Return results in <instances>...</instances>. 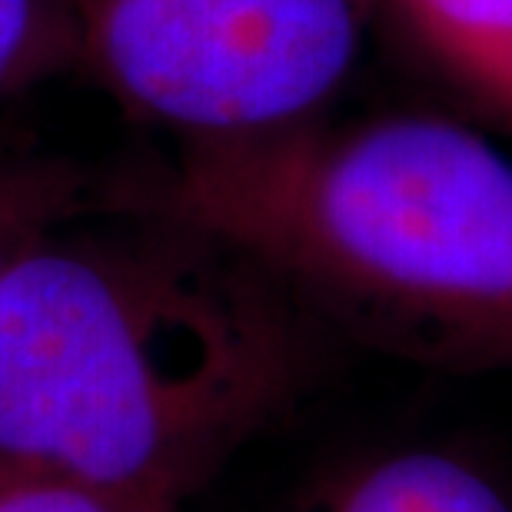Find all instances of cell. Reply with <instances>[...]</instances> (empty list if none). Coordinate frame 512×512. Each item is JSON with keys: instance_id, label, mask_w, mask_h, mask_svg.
Listing matches in <instances>:
<instances>
[{"instance_id": "6da1fadb", "label": "cell", "mask_w": 512, "mask_h": 512, "mask_svg": "<svg viewBox=\"0 0 512 512\" xmlns=\"http://www.w3.org/2000/svg\"><path fill=\"white\" fill-rule=\"evenodd\" d=\"M100 210L0 273V469L177 512L290 396V296L177 220Z\"/></svg>"}, {"instance_id": "7a4b0ae2", "label": "cell", "mask_w": 512, "mask_h": 512, "mask_svg": "<svg viewBox=\"0 0 512 512\" xmlns=\"http://www.w3.org/2000/svg\"><path fill=\"white\" fill-rule=\"evenodd\" d=\"M100 203L213 237L393 353L512 370V157L453 117L180 140Z\"/></svg>"}, {"instance_id": "3957f363", "label": "cell", "mask_w": 512, "mask_h": 512, "mask_svg": "<svg viewBox=\"0 0 512 512\" xmlns=\"http://www.w3.org/2000/svg\"><path fill=\"white\" fill-rule=\"evenodd\" d=\"M80 67L180 140L320 117L353 74L366 0H77Z\"/></svg>"}, {"instance_id": "277c9868", "label": "cell", "mask_w": 512, "mask_h": 512, "mask_svg": "<svg viewBox=\"0 0 512 512\" xmlns=\"http://www.w3.org/2000/svg\"><path fill=\"white\" fill-rule=\"evenodd\" d=\"M296 512H512V489L456 449L406 446L343 466Z\"/></svg>"}, {"instance_id": "5b68a950", "label": "cell", "mask_w": 512, "mask_h": 512, "mask_svg": "<svg viewBox=\"0 0 512 512\" xmlns=\"http://www.w3.org/2000/svg\"><path fill=\"white\" fill-rule=\"evenodd\" d=\"M419 50L512 133V0H393Z\"/></svg>"}, {"instance_id": "8992f818", "label": "cell", "mask_w": 512, "mask_h": 512, "mask_svg": "<svg viewBox=\"0 0 512 512\" xmlns=\"http://www.w3.org/2000/svg\"><path fill=\"white\" fill-rule=\"evenodd\" d=\"M97 207L84 173L47 157H0V273L40 233Z\"/></svg>"}, {"instance_id": "52a82bcc", "label": "cell", "mask_w": 512, "mask_h": 512, "mask_svg": "<svg viewBox=\"0 0 512 512\" xmlns=\"http://www.w3.org/2000/svg\"><path fill=\"white\" fill-rule=\"evenodd\" d=\"M80 67L77 0H0V97Z\"/></svg>"}, {"instance_id": "ba28073f", "label": "cell", "mask_w": 512, "mask_h": 512, "mask_svg": "<svg viewBox=\"0 0 512 512\" xmlns=\"http://www.w3.org/2000/svg\"><path fill=\"white\" fill-rule=\"evenodd\" d=\"M0 512H143V509L60 476L0 469Z\"/></svg>"}]
</instances>
